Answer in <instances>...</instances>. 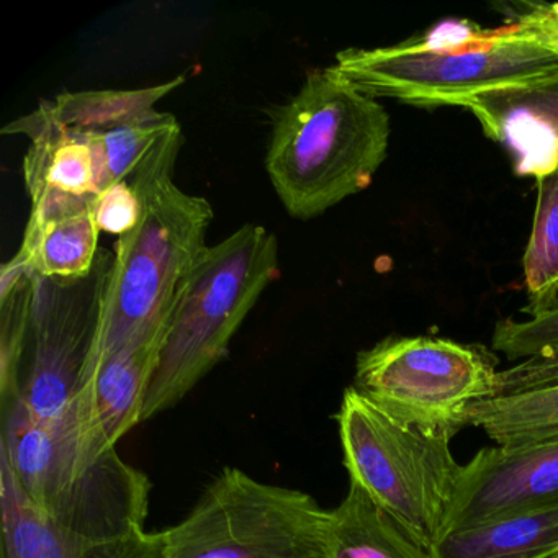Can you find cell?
<instances>
[{
	"instance_id": "20",
	"label": "cell",
	"mask_w": 558,
	"mask_h": 558,
	"mask_svg": "<svg viewBox=\"0 0 558 558\" xmlns=\"http://www.w3.org/2000/svg\"><path fill=\"white\" fill-rule=\"evenodd\" d=\"M174 123H178L175 117L166 113L156 122L122 126L110 132H83L96 159L97 197L113 184L129 181L153 146Z\"/></svg>"
},
{
	"instance_id": "1",
	"label": "cell",
	"mask_w": 558,
	"mask_h": 558,
	"mask_svg": "<svg viewBox=\"0 0 558 558\" xmlns=\"http://www.w3.org/2000/svg\"><path fill=\"white\" fill-rule=\"evenodd\" d=\"M182 145L178 122L129 179L142 202V217L117 241L116 259L97 290L96 326L83 375L106 355L162 348L179 287L207 247L210 202L187 194L172 179Z\"/></svg>"
},
{
	"instance_id": "15",
	"label": "cell",
	"mask_w": 558,
	"mask_h": 558,
	"mask_svg": "<svg viewBox=\"0 0 558 558\" xmlns=\"http://www.w3.org/2000/svg\"><path fill=\"white\" fill-rule=\"evenodd\" d=\"M433 554L436 558H555L558 502L447 532Z\"/></svg>"
},
{
	"instance_id": "24",
	"label": "cell",
	"mask_w": 558,
	"mask_h": 558,
	"mask_svg": "<svg viewBox=\"0 0 558 558\" xmlns=\"http://www.w3.org/2000/svg\"><path fill=\"white\" fill-rule=\"evenodd\" d=\"M555 558H558V555H557V557H555Z\"/></svg>"
},
{
	"instance_id": "23",
	"label": "cell",
	"mask_w": 558,
	"mask_h": 558,
	"mask_svg": "<svg viewBox=\"0 0 558 558\" xmlns=\"http://www.w3.org/2000/svg\"><path fill=\"white\" fill-rule=\"evenodd\" d=\"M548 37H550L551 44L558 48V8L555 9L550 21H548Z\"/></svg>"
},
{
	"instance_id": "9",
	"label": "cell",
	"mask_w": 558,
	"mask_h": 558,
	"mask_svg": "<svg viewBox=\"0 0 558 558\" xmlns=\"http://www.w3.org/2000/svg\"><path fill=\"white\" fill-rule=\"evenodd\" d=\"M558 502V437L478 450L463 465L447 532Z\"/></svg>"
},
{
	"instance_id": "17",
	"label": "cell",
	"mask_w": 558,
	"mask_h": 558,
	"mask_svg": "<svg viewBox=\"0 0 558 558\" xmlns=\"http://www.w3.org/2000/svg\"><path fill=\"white\" fill-rule=\"evenodd\" d=\"M99 234L93 208L50 220H28L21 251L15 256L40 279L77 282L93 270Z\"/></svg>"
},
{
	"instance_id": "2",
	"label": "cell",
	"mask_w": 558,
	"mask_h": 558,
	"mask_svg": "<svg viewBox=\"0 0 558 558\" xmlns=\"http://www.w3.org/2000/svg\"><path fill=\"white\" fill-rule=\"evenodd\" d=\"M0 457L28 501L71 534L110 541L145 531L151 483L84 416L41 423L2 400Z\"/></svg>"
},
{
	"instance_id": "4",
	"label": "cell",
	"mask_w": 558,
	"mask_h": 558,
	"mask_svg": "<svg viewBox=\"0 0 558 558\" xmlns=\"http://www.w3.org/2000/svg\"><path fill=\"white\" fill-rule=\"evenodd\" d=\"M332 70L372 99L416 107H465L486 94L558 81V50L515 28L446 22L391 47L348 48Z\"/></svg>"
},
{
	"instance_id": "6",
	"label": "cell",
	"mask_w": 558,
	"mask_h": 558,
	"mask_svg": "<svg viewBox=\"0 0 558 558\" xmlns=\"http://www.w3.org/2000/svg\"><path fill=\"white\" fill-rule=\"evenodd\" d=\"M336 421L351 482L433 551L446 535L463 470L450 449L456 433L400 423L354 387L344 391Z\"/></svg>"
},
{
	"instance_id": "10",
	"label": "cell",
	"mask_w": 558,
	"mask_h": 558,
	"mask_svg": "<svg viewBox=\"0 0 558 558\" xmlns=\"http://www.w3.org/2000/svg\"><path fill=\"white\" fill-rule=\"evenodd\" d=\"M96 313L97 305L86 319L66 308H34L19 393L12 398L21 400L35 420L58 423L86 413L80 407L81 381Z\"/></svg>"
},
{
	"instance_id": "18",
	"label": "cell",
	"mask_w": 558,
	"mask_h": 558,
	"mask_svg": "<svg viewBox=\"0 0 558 558\" xmlns=\"http://www.w3.org/2000/svg\"><path fill=\"white\" fill-rule=\"evenodd\" d=\"M329 512L326 558H436L355 483H349L348 495Z\"/></svg>"
},
{
	"instance_id": "16",
	"label": "cell",
	"mask_w": 558,
	"mask_h": 558,
	"mask_svg": "<svg viewBox=\"0 0 558 558\" xmlns=\"http://www.w3.org/2000/svg\"><path fill=\"white\" fill-rule=\"evenodd\" d=\"M184 83L185 76H179L169 83L143 89L64 93L50 102H41L35 112L61 129L84 133L110 132L161 120L166 112L156 110V104Z\"/></svg>"
},
{
	"instance_id": "11",
	"label": "cell",
	"mask_w": 558,
	"mask_h": 558,
	"mask_svg": "<svg viewBox=\"0 0 558 558\" xmlns=\"http://www.w3.org/2000/svg\"><path fill=\"white\" fill-rule=\"evenodd\" d=\"M2 558H165L166 535L140 531L96 541L64 531L32 506L11 466L0 457Z\"/></svg>"
},
{
	"instance_id": "13",
	"label": "cell",
	"mask_w": 558,
	"mask_h": 558,
	"mask_svg": "<svg viewBox=\"0 0 558 558\" xmlns=\"http://www.w3.org/2000/svg\"><path fill=\"white\" fill-rule=\"evenodd\" d=\"M465 109L511 151L519 175L538 179L558 168V81L475 97Z\"/></svg>"
},
{
	"instance_id": "3",
	"label": "cell",
	"mask_w": 558,
	"mask_h": 558,
	"mask_svg": "<svg viewBox=\"0 0 558 558\" xmlns=\"http://www.w3.org/2000/svg\"><path fill=\"white\" fill-rule=\"evenodd\" d=\"M387 110L331 66L272 113L266 169L287 214L310 220L365 191L390 145Z\"/></svg>"
},
{
	"instance_id": "19",
	"label": "cell",
	"mask_w": 558,
	"mask_h": 558,
	"mask_svg": "<svg viewBox=\"0 0 558 558\" xmlns=\"http://www.w3.org/2000/svg\"><path fill=\"white\" fill-rule=\"evenodd\" d=\"M529 316L558 303V168L537 179V202L524 253Z\"/></svg>"
},
{
	"instance_id": "21",
	"label": "cell",
	"mask_w": 558,
	"mask_h": 558,
	"mask_svg": "<svg viewBox=\"0 0 558 558\" xmlns=\"http://www.w3.org/2000/svg\"><path fill=\"white\" fill-rule=\"evenodd\" d=\"M492 345L508 361H525L558 352V303L529 319H501L493 329Z\"/></svg>"
},
{
	"instance_id": "5",
	"label": "cell",
	"mask_w": 558,
	"mask_h": 558,
	"mask_svg": "<svg viewBox=\"0 0 558 558\" xmlns=\"http://www.w3.org/2000/svg\"><path fill=\"white\" fill-rule=\"evenodd\" d=\"M277 236L246 223L205 247L179 287L143 421L175 407L218 362L264 290L279 277Z\"/></svg>"
},
{
	"instance_id": "14",
	"label": "cell",
	"mask_w": 558,
	"mask_h": 558,
	"mask_svg": "<svg viewBox=\"0 0 558 558\" xmlns=\"http://www.w3.org/2000/svg\"><path fill=\"white\" fill-rule=\"evenodd\" d=\"M159 354L161 345L125 349L99 359L83 375L80 397L93 395L100 427L113 446L142 423Z\"/></svg>"
},
{
	"instance_id": "22",
	"label": "cell",
	"mask_w": 558,
	"mask_h": 558,
	"mask_svg": "<svg viewBox=\"0 0 558 558\" xmlns=\"http://www.w3.org/2000/svg\"><path fill=\"white\" fill-rule=\"evenodd\" d=\"M94 220L100 233L123 236L138 225L142 217V202L129 181L113 184L94 201Z\"/></svg>"
},
{
	"instance_id": "7",
	"label": "cell",
	"mask_w": 558,
	"mask_h": 558,
	"mask_svg": "<svg viewBox=\"0 0 558 558\" xmlns=\"http://www.w3.org/2000/svg\"><path fill=\"white\" fill-rule=\"evenodd\" d=\"M165 535V558H326L331 512L230 466Z\"/></svg>"
},
{
	"instance_id": "8",
	"label": "cell",
	"mask_w": 558,
	"mask_h": 558,
	"mask_svg": "<svg viewBox=\"0 0 558 558\" xmlns=\"http://www.w3.org/2000/svg\"><path fill=\"white\" fill-rule=\"evenodd\" d=\"M498 371L482 349L430 336L387 338L362 351L352 387L400 423L459 433L495 397Z\"/></svg>"
},
{
	"instance_id": "12",
	"label": "cell",
	"mask_w": 558,
	"mask_h": 558,
	"mask_svg": "<svg viewBox=\"0 0 558 558\" xmlns=\"http://www.w3.org/2000/svg\"><path fill=\"white\" fill-rule=\"evenodd\" d=\"M469 424L485 430L496 446L558 437V352L498 372L495 397L470 408Z\"/></svg>"
}]
</instances>
